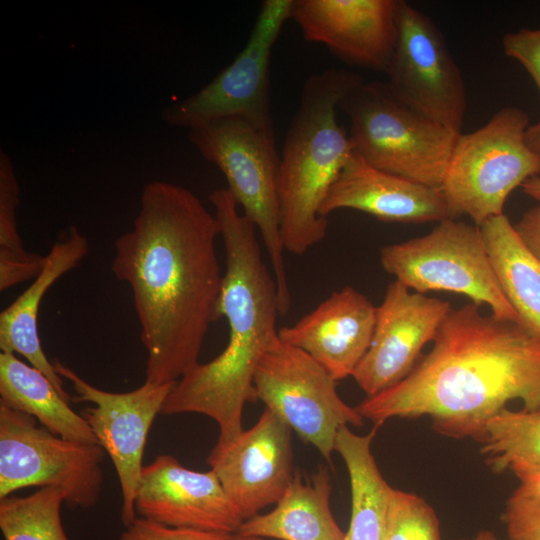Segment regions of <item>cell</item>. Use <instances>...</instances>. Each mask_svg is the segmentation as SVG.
<instances>
[{"instance_id": "1", "label": "cell", "mask_w": 540, "mask_h": 540, "mask_svg": "<svg viewBox=\"0 0 540 540\" xmlns=\"http://www.w3.org/2000/svg\"><path fill=\"white\" fill-rule=\"evenodd\" d=\"M219 224L189 189L154 180L141 193L133 227L114 244V276L126 282L147 353L146 380L175 383L198 362L220 316Z\"/></svg>"}, {"instance_id": "2", "label": "cell", "mask_w": 540, "mask_h": 540, "mask_svg": "<svg viewBox=\"0 0 540 540\" xmlns=\"http://www.w3.org/2000/svg\"><path fill=\"white\" fill-rule=\"evenodd\" d=\"M433 342L408 376L355 407L364 419L428 416L440 434L482 441L509 401L540 409V338L523 324L469 303L451 308Z\"/></svg>"}, {"instance_id": "3", "label": "cell", "mask_w": 540, "mask_h": 540, "mask_svg": "<svg viewBox=\"0 0 540 540\" xmlns=\"http://www.w3.org/2000/svg\"><path fill=\"white\" fill-rule=\"evenodd\" d=\"M214 207L225 248L220 316L229 327L224 350L197 363L173 385L161 415L196 413L219 428L217 446L233 442L243 431L245 405L257 401L254 374L264 353L278 340L277 285L262 259L256 227L238 211L227 188L213 190Z\"/></svg>"}, {"instance_id": "4", "label": "cell", "mask_w": 540, "mask_h": 540, "mask_svg": "<svg viewBox=\"0 0 540 540\" xmlns=\"http://www.w3.org/2000/svg\"><path fill=\"white\" fill-rule=\"evenodd\" d=\"M363 80L357 73L329 68L304 82L279 163L280 232L285 251L302 255L326 237L328 221L319 210L353 154L337 110Z\"/></svg>"}, {"instance_id": "5", "label": "cell", "mask_w": 540, "mask_h": 540, "mask_svg": "<svg viewBox=\"0 0 540 540\" xmlns=\"http://www.w3.org/2000/svg\"><path fill=\"white\" fill-rule=\"evenodd\" d=\"M353 153L379 170L441 188L460 133L418 113L386 82L361 81L339 104Z\"/></svg>"}, {"instance_id": "6", "label": "cell", "mask_w": 540, "mask_h": 540, "mask_svg": "<svg viewBox=\"0 0 540 540\" xmlns=\"http://www.w3.org/2000/svg\"><path fill=\"white\" fill-rule=\"evenodd\" d=\"M200 155L225 176L227 189L261 235L277 285L279 313L291 307L278 199L280 156L273 126L243 117L213 120L188 130Z\"/></svg>"}, {"instance_id": "7", "label": "cell", "mask_w": 540, "mask_h": 540, "mask_svg": "<svg viewBox=\"0 0 540 540\" xmlns=\"http://www.w3.org/2000/svg\"><path fill=\"white\" fill-rule=\"evenodd\" d=\"M529 126L522 109L508 106L459 134L441 186L450 218L467 215L479 227L504 214L512 191L540 176V154L526 142Z\"/></svg>"}, {"instance_id": "8", "label": "cell", "mask_w": 540, "mask_h": 540, "mask_svg": "<svg viewBox=\"0 0 540 540\" xmlns=\"http://www.w3.org/2000/svg\"><path fill=\"white\" fill-rule=\"evenodd\" d=\"M380 263L415 292L462 294L478 306L487 304L500 319L521 323L501 290L477 225L444 219L424 236L384 246Z\"/></svg>"}, {"instance_id": "9", "label": "cell", "mask_w": 540, "mask_h": 540, "mask_svg": "<svg viewBox=\"0 0 540 540\" xmlns=\"http://www.w3.org/2000/svg\"><path fill=\"white\" fill-rule=\"evenodd\" d=\"M37 423L0 404V499L26 487L53 486L71 506H95L103 486L104 449L62 438Z\"/></svg>"}, {"instance_id": "10", "label": "cell", "mask_w": 540, "mask_h": 540, "mask_svg": "<svg viewBox=\"0 0 540 540\" xmlns=\"http://www.w3.org/2000/svg\"><path fill=\"white\" fill-rule=\"evenodd\" d=\"M336 382L310 355L279 338L264 353L254 374L257 399L328 464L339 429L364 422L356 408L339 396Z\"/></svg>"}, {"instance_id": "11", "label": "cell", "mask_w": 540, "mask_h": 540, "mask_svg": "<svg viewBox=\"0 0 540 540\" xmlns=\"http://www.w3.org/2000/svg\"><path fill=\"white\" fill-rule=\"evenodd\" d=\"M294 0H265L238 56L212 81L194 94L172 102L162 120L173 127L192 129L227 117H243L272 125L270 62L284 24L291 19Z\"/></svg>"}, {"instance_id": "12", "label": "cell", "mask_w": 540, "mask_h": 540, "mask_svg": "<svg viewBox=\"0 0 540 540\" xmlns=\"http://www.w3.org/2000/svg\"><path fill=\"white\" fill-rule=\"evenodd\" d=\"M396 27L386 83L418 113L462 133L467 109L465 83L441 30L426 14L402 0H397Z\"/></svg>"}, {"instance_id": "13", "label": "cell", "mask_w": 540, "mask_h": 540, "mask_svg": "<svg viewBox=\"0 0 540 540\" xmlns=\"http://www.w3.org/2000/svg\"><path fill=\"white\" fill-rule=\"evenodd\" d=\"M54 366L72 384L75 401L94 404L83 417L115 467L122 493L121 520L127 527L137 517L135 495L148 434L175 383L145 381L132 391L110 392L91 385L60 361Z\"/></svg>"}, {"instance_id": "14", "label": "cell", "mask_w": 540, "mask_h": 540, "mask_svg": "<svg viewBox=\"0 0 540 540\" xmlns=\"http://www.w3.org/2000/svg\"><path fill=\"white\" fill-rule=\"evenodd\" d=\"M451 304L412 292L391 282L376 307L371 344L352 377L367 394L376 395L403 380L415 367L423 347L433 341Z\"/></svg>"}, {"instance_id": "15", "label": "cell", "mask_w": 540, "mask_h": 540, "mask_svg": "<svg viewBox=\"0 0 540 540\" xmlns=\"http://www.w3.org/2000/svg\"><path fill=\"white\" fill-rule=\"evenodd\" d=\"M291 432L265 408L251 428L210 452L207 463L244 521L276 504L291 484L295 474Z\"/></svg>"}, {"instance_id": "16", "label": "cell", "mask_w": 540, "mask_h": 540, "mask_svg": "<svg viewBox=\"0 0 540 540\" xmlns=\"http://www.w3.org/2000/svg\"><path fill=\"white\" fill-rule=\"evenodd\" d=\"M135 510L170 527L224 534L236 533L244 522L213 470L188 469L171 455L143 466Z\"/></svg>"}, {"instance_id": "17", "label": "cell", "mask_w": 540, "mask_h": 540, "mask_svg": "<svg viewBox=\"0 0 540 540\" xmlns=\"http://www.w3.org/2000/svg\"><path fill=\"white\" fill-rule=\"evenodd\" d=\"M397 0H294L303 37L343 61L386 72L397 38Z\"/></svg>"}, {"instance_id": "18", "label": "cell", "mask_w": 540, "mask_h": 540, "mask_svg": "<svg viewBox=\"0 0 540 540\" xmlns=\"http://www.w3.org/2000/svg\"><path fill=\"white\" fill-rule=\"evenodd\" d=\"M376 307L351 286L333 291L314 310L278 330L284 343L310 355L335 381L352 376L366 354Z\"/></svg>"}, {"instance_id": "19", "label": "cell", "mask_w": 540, "mask_h": 540, "mask_svg": "<svg viewBox=\"0 0 540 540\" xmlns=\"http://www.w3.org/2000/svg\"><path fill=\"white\" fill-rule=\"evenodd\" d=\"M358 210L385 222L425 223L450 218L441 188L372 167L352 154L325 198L319 214Z\"/></svg>"}, {"instance_id": "20", "label": "cell", "mask_w": 540, "mask_h": 540, "mask_svg": "<svg viewBox=\"0 0 540 540\" xmlns=\"http://www.w3.org/2000/svg\"><path fill=\"white\" fill-rule=\"evenodd\" d=\"M88 252L87 238L77 227L70 226L45 255L44 266L33 282L0 314L1 352L17 353L25 357L68 401H71V397L64 390L63 381L54 363L48 360L41 346L38 311L48 289L63 275L76 268Z\"/></svg>"}, {"instance_id": "21", "label": "cell", "mask_w": 540, "mask_h": 540, "mask_svg": "<svg viewBox=\"0 0 540 540\" xmlns=\"http://www.w3.org/2000/svg\"><path fill=\"white\" fill-rule=\"evenodd\" d=\"M331 489L325 467L305 480L295 472L276 506L246 519L236 533L278 540H343L345 532L330 508Z\"/></svg>"}, {"instance_id": "22", "label": "cell", "mask_w": 540, "mask_h": 540, "mask_svg": "<svg viewBox=\"0 0 540 540\" xmlns=\"http://www.w3.org/2000/svg\"><path fill=\"white\" fill-rule=\"evenodd\" d=\"M69 402L40 370L25 364L14 353H0V404L34 417L62 438L98 443L85 418Z\"/></svg>"}, {"instance_id": "23", "label": "cell", "mask_w": 540, "mask_h": 540, "mask_svg": "<svg viewBox=\"0 0 540 540\" xmlns=\"http://www.w3.org/2000/svg\"><path fill=\"white\" fill-rule=\"evenodd\" d=\"M378 426L358 435L343 426L334 450L343 459L351 487V518L343 540H384L387 516L394 488L381 475L371 451Z\"/></svg>"}, {"instance_id": "24", "label": "cell", "mask_w": 540, "mask_h": 540, "mask_svg": "<svg viewBox=\"0 0 540 540\" xmlns=\"http://www.w3.org/2000/svg\"><path fill=\"white\" fill-rule=\"evenodd\" d=\"M493 270L521 323L540 338V262L505 214L479 226Z\"/></svg>"}, {"instance_id": "25", "label": "cell", "mask_w": 540, "mask_h": 540, "mask_svg": "<svg viewBox=\"0 0 540 540\" xmlns=\"http://www.w3.org/2000/svg\"><path fill=\"white\" fill-rule=\"evenodd\" d=\"M481 443L495 472L540 465V409H503L487 423Z\"/></svg>"}, {"instance_id": "26", "label": "cell", "mask_w": 540, "mask_h": 540, "mask_svg": "<svg viewBox=\"0 0 540 540\" xmlns=\"http://www.w3.org/2000/svg\"><path fill=\"white\" fill-rule=\"evenodd\" d=\"M20 186L9 155L0 151V291L34 279L42 270L45 255L27 251L16 223Z\"/></svg>"}, {"instance_id": "27", "label": "cell", "mask_w": 540, "mask_h": 540, "mask_svg": "<svg viewBox=\"0 0 540 540\" xmlns=\"http://www.w3.org/2000/svg\"><path fill=\"white\" fill-rule=\"evenodd\" d=\"M64 492L42 487L28 496L0 499V530L4 540H70L61 519Z\"/></svg>"}, {"instance_id": "28", "label": "cell", "mask_w": 540, "mask_h": 540, "mask_svg": "<svg viewBox=\"0 0 540 540\" xmlns=\"http://www.w3.org/2000/svg\"><path fill=\"white\" fill-rule=\"evenodd\" d=\"M384 540H441L438 517L423 498L394 489Z\"/></svg>"}, {"instance_id": "29", "label": "cell", "mask_w": 540, "mask_h": 540, "mask_svg": "<svg viewBox=\"0 0 540 540\" xmlns=\"http://www.w3.org/2000/svg\"><path fill=\"white\" fill-rule=\"evenodd\" d=\"M504 522L509 540H540V502L515 490L506 503Z\"/></svg>"}, {"instance_id": "30", "label": "cell", "mask_w": 540, "mask_h": 540, "mask_svg": "<svg viewBox=\"0 0 540 540\" xmlns=\"http://www.w3.org/2000/svg\"><path fill=\"white\" fill-rule=\"evenodd\" d=\"M231 534L170 527L136 517L118 540H229Z\"/></svg>"}, {"instance_id": "31", "label": "cell", "mask_w": 540, "mask_h": 540, "mask_svg": "<svg viewBox=\"0 0 540 540\" xmlns=\"http://www.w3.org/2000/svg\"><path fill=\"white\" fill-rule=\"evenodd\" d=\"M503 51L518 61L534 80L540 93V28H522L502 38Z\"/></svg>"}, {"instance_id": "32", "label": "cell", "mask_w": 540, "mask_h": 540, "mask_svg": "<svg viewBox=\"0 0 540 540\" xmlns=\"http://www.w3.org/2000/svg\"><path fill=\"white\" fill-rule=\"evenodd\" d=\"M514 229L525 247L540 262V204L526 211Z\"/></svg>"}, {"instance_id": "33", "label": "cell", "mask_w": 540, "mask_h": 540, "mask_svg": "<svg viewBox=\"0 0 540 540\" xmlns=\"http://www.w3.org/2000/svg\"><path fill=\"white\" fill-rule=\"evenodd\" d=\"M513 473L520 481L516 490L540 502V465L524 467Z\"/></svg>"}, {"instance_id": "34", "label": "cell", "mask_w": 540, "mask_h": 540, "mask_svg": "<svg viewBox=\"0 0 540 540\" xmlns=\"http://www.w3.org/2000/svg\"><path fill=\"white\" fill-rule=\"evenodd\" d=\"M526 142L533 151L540 154V121L530 124L526 131Z\"/></svg>"}, {"instance_id": "35", "label": "cell", "mask_w": 540, "mask_h": 540, "mask_svg": "<svg viewBox=\"0 0 540 540\" xmlns=\"http://www.w3.org/2000/svg\"><path fill=\"white\" fill-rule=\"evenodd\" d=\"M521 187L526 195L540 202V176L528 179Z\"/></svg>"}, {"instance_id": "36", "label": "cell", "mask_w": 540, "mask_h": 540, "mask_svg": "<svg viewBox=\"0 0 540 540\" xmlns=\"http://www.w3.org/2000/svg\"><path fill=\"white\" fill-rule=\"evenodd\" d=\"M467 540V539H461ZM472 540H499L492 532L488 530L480 531Z\"/></svg>"}, {"instance_id": "37", "label": "cell", "mask_w": 540, "mask_h": 540, "mask_svg": "<svg viewBox=\"0 0 540 540\" xmlns=\"http://www.w3.org/2000/svg\"><path fill=\"white\" fill-rule=\"evenodd\" d=\"M229 540H265V538L254 536H243L237 533L231 534Z\"/></svg>"}]
</instances>
